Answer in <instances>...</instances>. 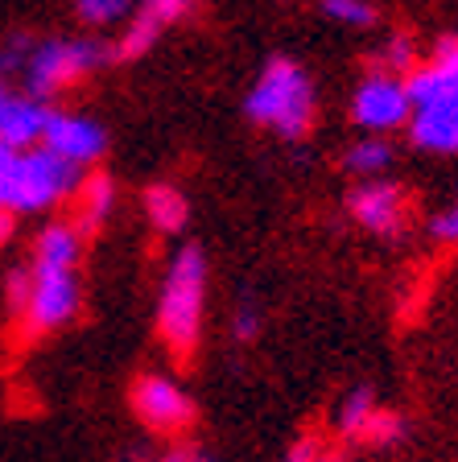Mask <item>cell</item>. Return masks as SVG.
<instances>
[{"label":"cell","mask_w":458,"mask_h":462,"mask_svg":"<svg viewBox=\"0 0 458 462\" xmlns=\"http://www.w3.org/2000/svg\"><path fill=\"white\" fill-rule=\"evenodd\" d=\"M409 96V141L425 153H458V38H442L430 62L401 79Z\"/></svg>","instance_id":"cell-1"},{"label":"cell","mask_w":458,"mask_h":462,"mask_svg":"<svg viewBox=\"0 0 458 462\" xmlns=\"http://www.w3.org/2000/svg\"><path fill=\"white\" fill-rule=\"evenodd\" d=\"M244 116L285 141H302L314 125V83L294 58H268L244 96Z\"/></svg>","instance_id":"cell-2"},{"label":"cell","mask_w":458,"mask_h":462,"mask_svg":"<svg viewBox=\"0 0 458 462\" xmlns=\"http://www.w3.org/2000/svg\"><path fill=\"white\" fill-rule=\"evenodd\" d=\"M202 310H207V256L199 244H182L170 256L157 298V330L178 359H191L199 346Z\"/></svg>","instance_id":"cell-3"},{"label":"cell","mask_w":458,"mask_h":462,"mask_svg":"<svg viewBox=\"0 0 458 462\" xmlns=\"http://www.w3.org/2000/svg\"><path fill=\"white\" fill-rule=\"evenodd\" d=\"M79 178L83 173L75 165H67L62 157L46 153V149H25V153L13 157L9 178H5V194H0V207L9 215H38L54 202H67L79 190Z\"/></svg>","instance_id":"cell-4"},{"label":"cell","mask_w":458,"mask_h":462,"mask_svg":"<svg viewBox=\"0 0 458 462\" xmlns=\"http://www.w3.org/2000/svg\"><path fill=\"white\" fill-rule=\"evenodd\" d=\"M112 58V46L96 38H50V42H33L25 62V91L29 99L46 104L50 96H58L62 87L87 79L91 70H99Z\"/></svg>","instance_id":"cell-5"},{"label":"cell","mask_w":458,"mask_h":462,"mask_svg":"<svg viewBox=\"0 0 458 462\" xmlns=\"http://www.w3.org/2000/svg\"><path fill=\"white\" fill-rule=\"evenodd\" d=\"M29 335H50L79 314V273L62 264H29V298L17 310Z\"/></svg>","instance_id":"cell-6"},{"label":"cell","mask_w":458,"mask_h":462,"mask_svg":"<svg viewBox=\"0 0 458 462\" xmlns=\"http://www.w3.org/2000/svg\"><path fill=\"white\" fill-rule=\"evenodd\" d=\"M351 120L355 128H363V136H384L392 128H405L409 125L405 83L384 75V70H368L351 96Z\"/></svg>","instance_id":"cell-7"},{"label":"cell","mask_w":458,"mask_h":462,"mask_svg":"<svg viewBox=\"0 0 458 462\" xmlns=\"http://www.w3.org/2000/svg\"><path fill=\"white\" fill-rule=\"evenodd\" d=\"M128 401H133V413L141 417L153 433H182L194 421V401L186 396V388L162 372L136 375Z\"/></svg>","instance_id":"cell-8"},{"label":"cell","mask_w":458,"mask_h":462,"mask_svg":"<svg viewBox=\"0 0 458 462\" xmlns=\"http://www.w3.org/2000/svg\"><path fill=\"white\" fill-rule=\"evenodd\" d=\"M42 149L62 157V162L75 165V170H83V165H96L99 157L107 153V133L91 116L50 112L46 133H42Z\"/></svg>","instance_id":"cell-9"},{"label":"cell","mask_w":458,"mask_h":462,"mask_svg":"<svg viewBox=\"0 0 458 462\" xmlns=\"http://www.w3.org/2000/svg\"><path fill=\"white\" fill-rule=\"evenodd\" d=\"M347 211L360 223L363 231L372 236H401L405 231V190L397 182H384V178H368L347 194Z\"/></svg>","instance_id":"cell-10"},{"label":"cell","mask_w":458,"mask_h":462,"mask_svg":"<svg viewBox=\"0 0 458 462\" xmlns=\"http://www.w3.org/2000/svg\"><path fill=\"white\" fill-rule=\"evenodd\" d=\"M50 107L38 104L29 96H9L0 104V144L13 149V153H25V149H38L42 133H46Z\"/></svg>","instance_id":"cell-11"},{"label":"cell","mask_w":458,"mask_h":462,"mask_svg":"<svg viewBox=\"0 0 458 462\" xmlns=\"http://www.w3.org/2000/svg\"><path fill=\"white\" fill-rule=\"evenodd\" d=\"M70 207H75V219H70V227H75L79 240H83L87 231L104 227V219L112 215V207H116V182L107 178V173H87V178H79V190L70 194Z\"/></svg>","instance_id":"cell-12"},{"label":"cell","mask_w":458,"mask_h":462,"mask_svg":"<svg viewBox=\"0 0 458 462\" xmlns=\"http://www.w3.org/2000/svg\"><path fill=\"white\" fill-rule=\"evenodd\" d=\"M145 211H149V223L162 231V236H178V231L186 227V219H191L186 194L170 182L149 186V194H145Z\"/></svg>","instance_id":"cell-13"},{"label":"cell","mask_w":458,"mask_h":462,"mask_svg":"<svg viewBox=\"0 0 458 462\" xmlns=\"http://www.w3.org/2000/svg\"><path fill=\"white\" fill-rule=\"evenodd\" d=\"M79 248H83V240H79V231L70 227V223H50V227L38 236V244H33V264H62V269H75Z\"/></svg>","instance_id":"cell-14"},{"label":"cell","mask_w":458,"mask_h":462,"mask_svg":"<svg viewBox=\"0 0 458 462\" xmlns=\"http://www.w3.org/2000/svg\"><path fill=\"white\" fill-rule=\"evenodd\" d=\"M343 165L355 173V178H380L384 170L392 165V144H388V136H360V141L347 149V157H343Z\"/></svg>","instance_id":"cell-15"},{"label":"cell","mask_w":458,"mask_h":462,"mask_svg":"<svg viewBox=\"0 0 458 462\" xmlns=\"http://www.w3.org/2000/svg\"><path fill=\"white\" fill-rule=\"evenodd\" d=\"M372 413H376V396H372V388L360 384L343 396L339 413H334V430L343 433V438H355V442H360V433H363V425L372 421Z\"/></svg>","instance_id":"cell-16"},{"label":"cell","mask_w":458,"mask_h":462,"mask_svg":"<svg viewBox=\"0 0 458 462\" xmlns=\"http://www.w3.org/2000/svg\"><path fill=\"white\" fill-rule=\"evenodd\" d=\"M417 62H421L417 42H413L409 33H397V38H388V46L380 50L376 70H384V75H392V79H405L413 67H417Z\"/></svg>","instance_id":"cell-17"},{"label":"cell","mask_w":458,"mask_h":462,"mask_svg":"<svg viewBox=\"0 0 458 462\" xmlns=\"http://www.w3.org/2000/svg\"><path fill=\"white\" fill-rule=\"evenodd\" d=\"M162 38V29L153 25V21H145V17H136L133 25L125 29V38L112 46V58L116 62H136V58H145L153 50V42Z\"/></svg>","instance_id":"cell-18"},{"label":"cell","mask_w":458,"mask_h":462,"mask_svg":"<svg viewBox=\"0 0 458 462\" xmlns=\"http://www.w3.org/2000/svg\"><path fill=\"white\" fill-rule=\"evenodd\" d=\"M322 17L339 21L347 29H372L380 21L372 0H322Z\"/></svg>","instance_id":"cell-19"},{"label":"cell","mask_w":458,"mask_h":462,"mask_svg":"<svg viewBox=\"0 0 458 462\" xmlns=\"http://www.w3.org/2000/svg\"><path fill=\"white\" fill-rule=\"evenodd\" d=\"M75 13L83 25L91 29H107L116 21H125L133 13V0H75Z\"/></svg>","instance_id":"cell-20"},{"label":"cell","mask_w":458,"mask_h":462,"mask_svg":"<svg viewBox=\"0 0 458 462\" xmlns=\"http://www.w3.org/2000/svg\"><path fill=\"white\" fill-rule=\"evenodd\" d=\"M194 13V0H141V13L136 17L153 21L157 29H170L178 25L182 17H191Z\"/></svg>","instance_id":"cell-21"},{"label":"cell","mask_w":458,"mask_h":462,"mask_svg":"<svg viewBox=\"0 0 458 462\" xmlns=\"http://www.w3.org/2000/svg\"><path fill=\"white\" fill-rule=\"evenodd\" d=\"M401 438H405V421L397 413H384V409H376L372 421L363 425V433H360V442H368V446H392V442H401Z\"/></svg>","instance_id":"cell-22"},{"label":"cell","mask_w":458,"mask_h":462,"mask_svg":"<svg viewBox=\"0 0 458 462\" xmlns=\"http://www.w3.org/2000/svg\"><path fill=\"white\" fill-rule=\"evenodd\" d=\"M260 322H265V318H260L257 301H239L236 314H231V338H236V343H252V338L260 335Z\"/></svg>","instance_id":"cell-23"},{"label":"cell","mask_w":458,"mask_h":462,"mask_svg":"<svg viewBox=\"0 0 458 462\" xmlns=\"http://www.w3.org/2000/svg\"><path fill=\"white\" fill-rule=\"evenodd\" d=\"M285 462H339V454H331L318 438H297L285 450Z\"/></svg>","instance_id":"cell-24"},{"label":"cell","mask_w":458,"mask_h":462,"mask_svg":"<svg viewBox=\"0 0 458 462\" xmlns=\"http://www.w3.org/2000/svg\"><path fill=\"white\" fill-rule=\"evenodd\" d=\"M430 236L438 244H458V199L450 202V207H442V211L430 219Z\"/></svg>","instance_id":"cell-25"},{"label":"cell","mask_w":458,"mask_h":462,"mask_svg":"<svg viewBox=\"0 0 458 462\" xmlns=\"http://www.w3.org/2000/svg\"><path fill=\"white\" fill-rule=\"evenodd\" d=\"M29 50H33V38H25V33L9 38L5 42V50H0V70H25Z\"/></svg>","instance_id":"cell-26"},{"label":"cell","mask_w":458,"mask_h":462,"mask_svg":"<svg viewBox=\"0 0 458 462\" xmlns=\"http://www.w3.org/2000/svg\"><path fill=\"white\" fill-rule=\"evenodd\" d=\"M25 298H29V269L9 273V301H13V310L25 306Z\"/></svg>","instance_id":"cell-27"},{"label":"cell","mask_w":458,"mask_h":462,"mask_svg":"<svg viewBox=\"0 0 458 462\" xmlns=\"http://www.w3.org/2000/svg\"><path fill=\"white\" fill-rule=\"evenodd\" d=\"M13 149H5V144H0V194H5V178H9V165H13ZM0 211H5V207H0Z\"/></svg>","instance_id":"cell-28"},{"label":"cell","mask_w":458,"mask_h":462,"mask_svg":"<svg viewBox=\"0 0 458 462\" xmlns=\"http://www.w3.org/2000/svg\"><path fill=\"white\" fill-rule=\"evenodd\" d=\"M186 462H220V458H215L210 450H199V446H191V450H186Z\"/></svg>","instance_id":"cell-29"},{"label":"cell","mask_w":458,"mask_h":462,"mask_svg":"<svg viewBox=\"0 0 458 462\" xmlns=\"http://www.w3.org/2000/svg\"><path fill=\"white\" fill-rule=\"evenodd\" d=\"M9 231H13V215H9V211H0V244L9 240Z\"/></svg>","instance_id":"cell-30"},{"label":"cell","mask_w":458,"mask_h":462,"mask_svg":"<svg viewBox=\"0 0 458 462\" xmlns=\"http://www.w3.org/2000/svg\"><path fill=\"white\" fill-rule=\"evenodd\" d=\"M186 450H191V446H182V450H170V454H162V458H157V462H186Z\"/></svg>","instance_id":"cell-31"},{"label":"cell","mask_w":458,"mask_h":462,"mask_svg":"<svg viewBox=\"0 0 458 462\" xmlns=\"http://www.w3.org/2000/svg\"><path fill=\"white\" fill-rule=\"evenodd\" d=\"M5 99H9V96H5V87H0V104H5Z\"/></svg>","instance_id":"cell-32"}]
</instances>
